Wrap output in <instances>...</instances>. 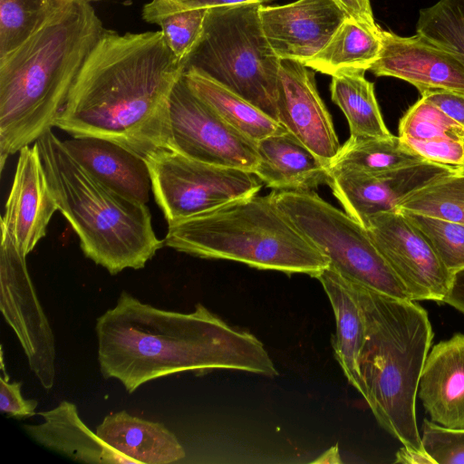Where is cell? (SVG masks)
I'll list each match as a JSON object with an SVG mask.
<instances>
[{
  "label": "cell",
  "instance_id": "obj_1",
  "mask_svg": "<svg viewBox=\"0 0 464 464\" xmlns=\"http://www.w3.org/2000/svg\"><path fill=\"white\" fill-rule=\"evenodd\" d=\"M184 68L162 32L106 30L55 123L72 137L113 141L145 159L170 147L169 98Z\"/></svg>",
  "mask_w": 464,
  "mask_h": 464
},
{
  "label": "cell",
  "instance_id": "obj_2",
  "mask_svg": "<svg viewBox=\"0 0 464 464\" xmlns=\"http://www.w3.org/2000/svg\"><path fill=\"white\" fill-rule=\"evenodd\" d=\"M98 361L105 378L129 393L149 381L182 372L235 370L278 374L264 344L203 304L191 313L153 307L122 291L97 318Z\"/></svg>",
  "mask_w": 464,
  "mask_h": 464
},
{
  "label": "cell",
  "instance_id": "obj_3",
  "mask_svg": "<svg viewBox=\"0 0 464 464\" xmlns=\"http://www.w3.org/2000/svg\"><path fill=\"white\" fill-rule=\"evenodd\" d=\"M106 29L90 2L70 0L0 58V164L55 123Z\"/></svg>",
  "mask_w": 464,
  "mask_h": 464
},
{
  "label": "cell",
  "instance_id": "obj_4",
  "mask_svg": "<svg viewBox=\"0 0 464 464\" xmlns=\"http://www.w3.org/2000/svg\"><path fill=\"white\" fill-rule=\"evenodd\" d=\"M354 285L366 324L359 361L363 399L378 423L402 446L424 450L416 399L434 336L428 313L416 301Z\"/></svg>",
  "mask_w": 464,
  "mask_h": 464
},
{
  "label": "cell",
  "instance_id": "obj_5",
  "mask_svg": "<svg viewBox=\"0 0 464 464\" xmlns=\"http://www.w3.org/2000/svg\"><path fill=\"white\" fill-rule=\"evenodd\" d=\"M58 210L80 239L83 254L116 275L140 269L164 244L146 204L127 198L90 174L49 129L34 142Z\"/></svg>",
  "mask_w": 464,
  "mask_h": 464
},
{
  "label": "cell",
  "instance_id": "obj_6",
  "mask_svg": "<svg viewBox=\"0 0 464 464\" xmlns=\"http://www.w3.org/2000/svg\"><path fill=\"white\" fill-rule=\"evenodd\" d=\"M275 193L239 198L171 222L164 244L201 258L316 278L329 261L277 206Z\"/></svg>",
  "mask_w": 464,
  "mask_h": 464
},
{
  "label": "cell",
  "instance_id": "obj_7",
  "mask_svg": "<svg viewBox=\"0 0 464 464\" xmlns=\"http://www.w3.org/2000/svg\"><path fill=\"white\" fill-rule=\"evenodd\" d=\"M261 5L208 9L202 33L183 68L202 72L277 121L281 59L263 32Z\"/></svg>",
  "mask_w": 464,
  "mask_h": 464
},
{
  "label": "cell",
  "instance_id": "obj_8",
  "mask_svg": "<svg viewBox=\"0 0 464 464\" xmlns=\"http://www.w3.org/2000/svg\"><path fill=\"white\" fill-rule=\"evenodd\" d=\"M277 206L347 280L383 295L410 299L366 228L314 190L278 191Z\"/></svg>",
  "mask_w": 464,
  "mask_h": 464
},
{
  "label": "cell",
  "instance_id": "obj_9",
  "mask_svg": "<svg viewBox=\"0 0 464 464\" xmlns=\"http://www.w3.org/2000/svg\"><path fill=\"white\" fill-rule=\"evenodd\" d=\"M144 160L168 224L256 195L263 186L253 172L201 162L169 149Z\"/></svg>",
  "mask_w": 464,
  "mask_h": 464
},
{
  "label": "cell",
  "instance_id": "obj_10",
  "mask_svg": "<svg viewBox=\"0 0 464 464\" xmlns=\"http://www.w3.org/2000/svg\"><path fill=\"white\" fill-rule=\"evenodd\" d=\"M170 147L188 158L255 173L256 142L227 123L188 85L182 74L169 98Z\"/></svg>",
  "mask_w": 464,
  "mask_h": 464
},
{
  "label": "cell",
  "instance_id": "obj_11",
  "mask_svg": "<svg viewBox=\"0 0 464 464\" xmlns=\"http://www.w3.org/2000/svg\"><path fill=\"white\" fill-rule=\"evenodd\" d=\"M25 256L1 227V311L14 331L40 384L51 389L55 378V344L50 324L27 270Z\"/></svg>",
  "mask_w": 464,
  "mask_h": 464
},
{
  "label": "cell",
  "instance_id": "obj_12",
  "mask_svg": "<svg viewBox=\"0 0 464 464\" xmlns=\"http://www.w3.org/2000/svg\"><path fill=\"white\" fill-rule=\"evenodd\" d=\"M364 227L411 300L444 302L454 274L447 269L424 235L402 212L371 216L365 220Z\"/></svg>",
  "mask_w": 464,
  "mask_h": 464
},
{
  "label": "cell",
  "instance_id": "obj_13",
  "mask_svg": "<svg viewBox=\"0 0 464 464\" xmlns=\"http://www.w3.org/2000/svg\"><path fill=\"white\" fill-rule=\"evenodd\" d=\"M276 112L277 121L329 165L341 145L319 95L314 70L299 62L281 60Z\"/></svg>",
  "mask_w": 464,
  "mask_h": 464
},
{
  "label": "cell",
  "instance_id": "obj_14",
  "mask_svg": "<svg viewBox=\"0 0 464 464\" xmlns=\"http://www.w3.org/2000/svg\"><path fill=\"white\" fill-rule=\"evenodd\" d=\"M263 32L281 60L305 64L348 17L333 0H297L259 6Z\"/></svg>",
  "mask_w": 464,
  "mask_h": 464
},
{
  "label": "cell",
  "instance_id": "obj_15",
  "mask_svg": "<svg viewBox=\"0 0 464 464\" xmlns=\"http://www.w3.org/2000/svg\"><path fill=\"white\" fill-rule=\"evenodd\" d=\"M425 161L408 168L367 174L359 172H330L328 186L346 213L364 227L373 215L397 211L401 199L427 183L459 170Z\"/></svg>",
  "mask_w": 464,
  "mask_h": 464
},
{
  "label": "cell",
  "instance_id": "obj_16",
  "mask_svg": "<svg viewBox=\"0 0 464 464\" xmlns=\"http://www.w3.org/2000/svg\"><path fill=\"white\" fill-rule=\"evenodd\" d=\"M382 50L370 70L415 86L420 93L442 89L464 93V65L452 54L417 34L400 36L382 30Z\"/></svg>",
  "mask_w": 464,
  "mask_h": 464
},
{
  "label": "cell",
  "instance_id": "obj_17",
  "mask_svg": "<svg viewBox=\"0 0 464 464\" xmlns=\"http://www.w3.org/2000/svg\"><path fill=\"white\" fill-rule=\"evenodd\" d=\"M58 205L49 187L37 145L19 151L1 227L26 256L46 235Z\"/></svg>",
  "mask_w": 464,
  "mask_h": 464
},
{
  "label": "cell",
  "instance_id": "obj_18",
  "mask_svg": "<svg viewBox=\"0 0 464 464\" xmlns=\"http://www.w3.org/2000/svg\"><path fill=\"white\" fill-rule=\"evenodd\" d=\"M418 397L431 421L449 429H464V334H454L429 352Z\"/></svg>",
  "mask_w": 464,
  "mask_h": 464
},
{
  "label": "cell",
  "instance_id": "obj_19",
  "mask_svg": "<svg viewBox=\"0 0 464 464\" xmlns=\"http://www.w3.org/2000/svg\"><path fill=\"white\" fill-rule=\"evenodd\" d=\"M62 141L67 151L105 186L136 202H148L151 179L142 157L102 138L72 137Z\"/></svg>",
  "mask_w": 464,
  "mask_h": 464
},
{
  "label": "cell",
  "instance_id": "obj_20",
  "mask_svg": "<svg viewBox=\"0 0 464 464\" xmlns=\"http://www.w3.org/2000/svg\"><path fill=\"white\" fill-rule=\"evenodd\" d=\"M259 164L255 174L279 191H309L328 184V165L293 134L271 135L256 143Z\"/></svg>",
  "mask_w": 464,
  "mask_h": 464
},
{
  "label": "cell",
  "instance_id": "obj_21",
  "mask_svg": "<svg viewBox=\"0 0 464 464\" xmlns=\"http://www.w3.org/2000/svg\"><path fill=\"white\" fill-rule=\"evenodd\" d=\"M37 414L44 421L37 425L24 424V429L45 448L81 462L133 464L84 424L72 402L63 401L55 408Z\"/></svg>",
  "mask_w": 464,
  "mask_h": 464
},
{
  "label": "cell",
  "instance_id": "obj_22",
  "mask_svg": "<svg viewBox=\"0 0 464 464\" xmlns=\"http://www.w3.org/2000/svg\"><path fill=\"white\" fill-rule=\"evenodd\" d=\"M316 278L327 295L335 318V333L332 338L334 356L349 383L364 398L359 361L366 324L356 285L330 266Z\"/></svg>",
  "mask_w": 464,
  "mask_h": 464
},
{
  "label": "cell",
  "instance_id": "obj_23",
  "mask_svg": "<svg viewBox=\"0 0 464 464\" xmlns=\"http://www.w3.org/2000/svg\"><path fill=\"white\" fill-rule=\"evenodd\" d=\"M96 433L133 464H167L185 457L177 437L162 423L131 416L126 411L106 416Z\"/></svg>",
  "mask_w": 464,
  "mask_h": 464
},
{
  "label": "cell",
  "instance_id": "obj_24",
  "mask_svg": "<svg viewBox=\"0 0 464 464\" xmlns=\"http://www.w3.org/2000/svg\"><path fill=\"white\" fill-rule=\"evenodd\" d=\"M190 89L227 123L249 140H259L286 132L278 121L255 105L195 69L183 72Z\"/></svg>",
  "mask_w": 464,
  "mask_h": 464
},
{
  "label": "cell",
  "instance_id": "obj_25",
  "mask_svg": "<svg viewBox=\"0 0 464 464\" xmlns=\"http://www.w3.org/2000/svg\"><path fill=\"white\" fill-rule=\"evenodd\" d=\"M381 34L347 17L326 45L304 65L330 76L365 72L379 58Z\"/></svg>",
  "mask_w": 464,
  "mask_h": 464
},
{
  "label": "cell",
  "instance_id": "obj_26",
  "mask_svg": "<svg viewBox=\"0 0 464 464\" xmlns=\"http://www.w3.org/2000/svg\"><path fill=\"white\" fill-rule=\"evenodd\" d=\"M428 161L411 150L399 136L352 138L329 163V172L376 174Z\"/></svg>",
  "mask_w": 464,
  "mask_h": 464
},
{
  "label": "cell",
  "instance_id": "obj_27",
  "mask_svg": "<svg viewBox=\"0 0 464 464\" xmlns=\"http://www.w3.org/2000/svg\"><path fill=\"white\" fill-rule=\"evenodd\" d=\"M332 101L346 117L352 138H387L390 132L383 121L374 85L363 72L332 76Z\"/></svg>",
  "mask_w": 464,
  "mask_h": 464
},
{
  "label": "cell",
  "instance_id": "obj_28",
  "mask_svg": "<svg viewBox=\"0 0 464 464\" xmlns=\"http://www.w3.org/2000/svg\"><path fill=\"white\" fill-rule=\"evenodd\" d=\"M397 210L464 224V171L459 169L411 192Z\"/></svg>",
  "mask_w": 464,
  "mask_h": 464
},
{
  "label": "cell",
  "instance_id": "obj_29",
  "mask_svg": "<svg viewBox=\"0 0 464 464\" xmlns=\"http://www.w3.org/2000/svg\"><path fill=\"white\" fill-rule=\"evenodd\" d=\"M70 0H0V58L34 34Z\"/></svg>",
  "mask_w": 464,
  "mask_h": 464
},
{
  "label": "cell",
  "instance_id": "obj_30",
  "mask_svg": "<svg viewBox=\"0 0 464 464\" xmlns=\"http://www.w3.org/2000/svg\"><path fill=\"white\" fill-rule=\"evenodd\" d=\"M416 34L464 65V0H440L420 9Z\"/></svg>",
  "mask_w": 464,
  "mask_h": 464
},
{
  "label": "cell",
  "instance_id": "obj_31",
  "mask_svg": "<svg viewBox=\"0 0 464 464\" xmlns=\"http://www.w3.org/2000/svg\"><path fill=\"white\" fill-rule=\"evenodd\" d=\"M401 212L424 235L448 270L455 274L464 269V224Z\"/></svg>",
  "mask_w": 464,
  "mask_h": 464
},
{
  "label": "cell",
  "instance_id": "obj_32",
  "mask_svg": "<svg viewBox=\"0 0 464 464\" xmlns=\"http://www.w3.org/2000/svg\"><path fill=\"white\" fill-rule=\"evenodd\" d=\"M463 130L436 105L420 97L401 118L398 136L414 140L460 139Z\"/></svg>",
  "mask_w": 464,
  "mask_h": 464
},
{
  "label": "cell",
  "instance_id": "obj_33",
  "mask_svg": "<svg viewBox=\"0 0 464 464\" xmlns=\"http://www.w3.org/2000/svg\"><path fill=\"white\" fill-rule=\"evenodd\" d=\"M207 11L203 8L176 11L153 23L160 26L168 47L182 65L202 33Z\"/></svg>",
  "mask_w": 464,
  "mask_h": 464
},
{
  "label": "cell",
  "instance_id": "obj_34",
  "mask_svg": "<svg viewBox=\"0 0 464 464\" xmlns=\"http://www.w3.org/2000/svg\"><path fill=\"white\" fill-rule=\"evenodd\" d=\"M420 436L436 464H464V429H449L424 420Z\"/></svg>",
  "mask_w": 464,
  "mask_h": 464
},
{
  "label": "cell",
  "instance_id": "obj_35",
  "mask_svg": "<svg viewBox=\"0 0 464 464\" xmlns=\"http://www.w3.org/2000/svg\"><path fill=\"white\" fill-rule=\"evenodd\" d=\"M401 139L411 150L428 161L459 169L463 166L464 146L461 139L451 137L429 140Z\"/></svg>",
  "mask_w": 464,
  "mask_h": 464
},
{
  "label": "cell",
  "instance_id": "obj_36",
  "mask_svg": "<svg viewBox=\"0 0 464 464\" xmlns=\"http://www.w3.org/2000/svg\"><path fill=\"white\" fill-rule=\"evenodd\" d=\"M272 0H152L142 9V18L150 24L168 14L188 9H209L249 3H266Z\"/></svg>",
  "mask_w": 464,
  "mask_h": 464
},
{
  "label": "cell",
  "instance_id": "obj_37",
  "mask_svg": "<svg viewBox=\"0 0 464 464\" xmlns=\"http://www.w3.org/2000/svg\"><path fill=\"white\" fill-rule=\"evenodd\" d=\"M21 382H9L8 377H0V410L14 417L35 414L37 401L25 400L21 392Z\"/></svg>",
  "mask_w": 464,
  "mask_h": 464
},
{
  "label": "cell",
  "instance_id": "obj_38",
  "mask_svg": "<svg viewBox=\"0 0 464 464\" xmlns=\"http://www.w3.org/2000/svg\"><path fill=\"white\" fill-rule=\"evenodd\" d=\"M420 97L436 105L447 116L464 128V93L434 89L420 92Z\"/></svg>",
  "mask_w": 464,
  "mask_h": 464
},
{
  "label": "cell",
  "instance_id": "obj_39",
  "mask_svg": "<svg viewBox=\"0 0 464 464\" xmlns=\"http://www.w3.org/2000/svg\"><path fill=\"white\" fill-rule=\"evenodd\" d=\"M333 1L345 13L349 18L365 25L376 33H381L382 28L375 22L370 0Z\"/></svg>",
  "mask_w": 464,
  "mask_h": 464
},
{
  "label": "cell",
  "instance_id": "obj_40",
  "mask_svg": "<svg viewBox=\"0 0 464 464\" xmlns=\"http://www.w3.org/2000/svg\"><path fill=\"white\" fill-rule=\"evenodd\" d=\"M394 462L406 464H436L434 459L425 450H417L406 446H402V448L397 451Z\"/></svg>",
  "mask_w": 464,
  "mask_h": 464
},
{
  "label": "cell",
  "instance_id": "obj_41",
  "mask_svg": "<svg viewBox=\"0 0 464 464\" xmlns=\"http://www.w3.org/2000/svg\"><path fill=\"white\" fill-rule=\"evenodd\" d=\"M313 463L317 464H326V463H334L339 464L342 463L340 459L338 445L331 447L325 452H324L321 456H319L316 459L312 461Z\"/></svg>",
  "mask_w": 464,
  "mask_h": 464
},
{
  "label": "cell",
  "instance_id": "obj_42",
  "mask_svg": "<svg viewBox=\"0 0 464 464\" xmlns=\"http://www.w3.org/2000/svg\"><path fill=\"white\" fill-rule=\"evenodd\" d=\"M460 139H461V141H462L463 146H464V130H463V132L461 134ZM461 169L464 171V162H463V166H462Z\"/></svg>",
  "mask_w": 464,
  "mask_h": 464
},
{
  "label": "cell",
  "instance_id": "obj_43",
  "mask_svg": "<svg viewBox=\"0 0 464 464\" xmlns=\"http://www.w3.org/2000/svg\"><path fill=\"white\" fill-rule=\"evenodd\" d=\"M84 1L91 2V1H97V0H84Z\"/></svg>",
  "mask_w": 464,
  "mask_h": 464
}]
</instances>
